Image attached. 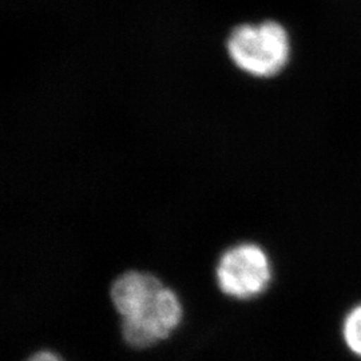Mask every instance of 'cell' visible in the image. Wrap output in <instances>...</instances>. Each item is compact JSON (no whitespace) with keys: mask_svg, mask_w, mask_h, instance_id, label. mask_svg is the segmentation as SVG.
<instances>
[{"mask_svg":"<svg viewBox=\"0 0 361 361\" xmlns=\"http://www.w3.org/2000/svg\"><path fill=\"white\" fill-rule=\"evenodd\" d=\"M290 38L284 26L267 20L235 27L228 39L233 63L252 77H276L290 59Z\"/></svg>","mask_w":361,"mask_h":361,"instance_id":"1","label":"cell"},{"mask_svg":"<svg viewBox=\"0 0 361 361\" xmlns=\"http://www.w3.org/2000/svg\"><path fill=\"white\" fill-rule=\"evenodd\" d=\"M273 269L268 253L255 243L229 247L219 257L216 279L226 296L250 300L262 295L271 284Z\"/></svg>","mask_w":361,"mask_h":361,"instance_id":"2","label":"cell"},{"mask_svg":"<svg viewBox=\"0 0 361 361\" xmlns=\"http://www.w3.org/2000/svg\"><path fill=\"white\" fill-rule=\"evenodd\" d=\"M182 320V304L178 296L164 286L145 310L130 319H122L123 340L133 348H149L168 338Z\"/></svg>","mask_w":361,"mask_h":361,"instance_id":"3","label":"cell"},{"mask_svg":"<svg viewBox=\"0 0 361 361\" xmlns=\"http://www.w3.org/2000/svg\"><path fill=\"white\" fill-rule=\"evenodd\" d=\"M164 284L150 273L126 271L114 281L110 296L122 319L141 313L154 298Z\"/></svg>","mask_w":361,"mask_h":361,"instance_id":"4","label":"cell"},{"mask_svg":"<svg viewBox=\"0 0 361 361\" xmlns=\"http://www.w3.org/2000/svg\"><path fill=\"white\" fill-rule=\"evenodd\" d=\"M343 338L349 350L361 357V302L352 307L343 322Z\"/></svg>","mask_w":361,"mask_h":361,"instance_id":"5","label":"cell"},{"mask_svg":"<svg viewBox=\"0 0 361 361\" xmlns=\"http://www.w3.org/2000/svg\"><path fill=\"white\" fill-rule=\"evenodd\" d=\"M26 361H65L59 355L51 350H39L30 356Z\"/></svg>","mask_w":361,"mask_h":361,"instance_id":"6","label":"cell"}]
</instances>
